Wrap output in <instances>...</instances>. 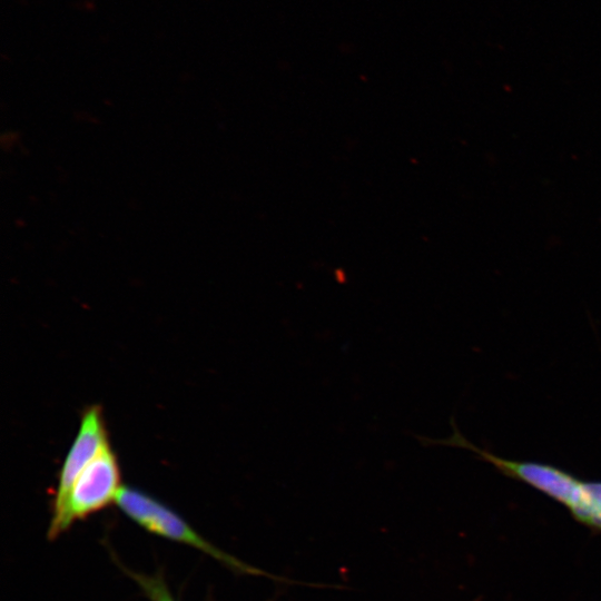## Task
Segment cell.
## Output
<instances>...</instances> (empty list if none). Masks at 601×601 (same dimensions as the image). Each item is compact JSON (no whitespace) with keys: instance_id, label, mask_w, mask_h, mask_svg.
I'll use <instances>...</instances> for the list:
<instances>
[{"instance_id":"obj_1","label":"cell","mask_w":601,"mask_h":601,"mask_svg":"<svg viewBox=\"0 0 601 601\" xmlns=\"http://www.w3.org/2000/svg\"><path fill=\"white\" fill-rule=\"evenodd\" d=\"M121 487L119 461L109 442L82 470L62 508L52 514L48 538L56 539L76 521L116 503Z\"/></svg>"},{"instance_id":"obj_3","label":"cell","mask_w":601,"mask_h":601,"mask_svg":"<svg viewBox=\"0 0 601 601\" xmlns=\"http://www.w3.org/2000/svg\"><path fill=\"white\" fill-rule=\"evenodd\" d=\"M108 443V432L101 407L99 405L88 406L81 415L79 430L59 472L52 514L62 508L79 474Z\"/></svg>"},{"instance_id":"obj_2","label":"cell","mask_w":601,"mask_h":601,"mask_svg":"<svg viewBox=\"0 0 601 601\" xmlns=\"http://www.w3.org/2000/svg\"><path fill=\"white\" fill-rule=\"evenodd\" d=\"M116 503L128 518L150 533L190 545L234 570L259 573L256 569L217 549L177 512L144 491L122 486Z\"/></svg>"},{"instance_id":"obj_4","label":"cell","mask_w":601,"mask_h":601,"mask_svg":"<svg viewBox=\"0 0 601 601\" xmlns=\"http://www.w3.org/2000/svg\"><path fill=\"white\" fill-rule=\"evenodd\" d=\"M129 574L141 587L150 601H176L161 575H146L136 572H129Z\"/></svg>"}]
</instances>
